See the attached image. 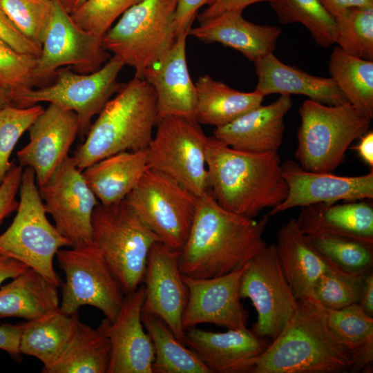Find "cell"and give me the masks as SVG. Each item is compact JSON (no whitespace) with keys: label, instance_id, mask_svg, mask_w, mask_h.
Returning a JSON list of instances; mask_svg holds the SVG:
<instances>
[{"label":"cell","instance_id":"7bdbcfd3","mask_svg":"<svg viewBox=\"0 0 373 373\" xmlns=\"http://www.w3.org/2000/svg\"><path fill=\"white\" fill-rule=\"evenodd\" d=\"M37 57L19 52L0 39V85L15 96L37 83Z\"/></svg>","mask_w":373,"mask_h":373},{"label":"cell","instance_id":"4fadbf2b","mask_svg":"<svg viewBox=\"0 0 373 373\" xmlns=\"http://www.w3.org/2000/svg\"><path fill=\"white\" fill-rule=\"evenodd\" d=\"M258 314L252 332L275 339L291 317L297 299L283 273L275 244L266 245L247 264L240 286Z\"/></svg>","mask_w":373,"mask_h":373},{"label":"cell","instance_id":"9c48e42d","mask_svg":"<svg viewBox=\"0 0 373 373\" xmlns=\"http://www.w3.org/2000/svg\"><path fill=\"white\" fill-rule=\"evenodd\" d=\"M209 138L194 119L162 117L147 149L149 168L199 198L209 190L206 162Z\"/></svg>","mask_w":373,"mask_h":373},{"label":"cell","instance_id":"60d3db41","mask_svg":"<svg viewBox=\"0 0 373 373\" xmlns=\"http://www.w3.org/2000/svg\"><path fill=\"white\" fill-rule=\"evenodd\" d=\"M364 276L329 271L323 274L314 287V298L324 308L340 309L358 303Z\"/></svg>","mask_w":373,"mask_h":373},{"label":"cell","instance_id":"bcb514c9","mask_svg":"<svg viewBox=\"0 0 373 373\" xmlns=\"http://www.w3.org/2000/svg\"><path fill=\"white\" fill-rule=\"evenodd\" d=\"M216 0H178L175 12L176 37L189 32L198 10L204 6L211 5Z\"/></svg>","mask_w":373,"mask_h":373},{"label":"cell","instance_id":"cb8c5ba5","mask_svg":"<svg viewBox=\"0 0 373 373\" xmlns=\"http://www.w3.org/2000/svg\"><path fill=\"white\" fill-rule=\"evenodd\" d=\"M258 83L256 90L265 96L303 95L327 104L340 105L347 102L331 77L310 75L280 61L273 52L254 61Z\"/></svg>","mask_w":373,"mask_h":373},{"label":"cell","instance_id":"d6986e66","mask_svg":"<svg viewBox=\"0 0 373 373\" xmlns=\"http://www.w3.org/2000/svg\"><path fill=\"white\" fill-rule=\"evenodd\" d=\"M79 129L77 115L54 104H49L30 126L29 142L17 155L21 166L34 170L39 186L69 157Z\"/></svg>","mask_w":373,"mask_h":373},{"label":"cell","instance_id":"6da1fadb","mask_svg":"<svg viewBox=\"0 0 373 373\" xmlns=\"http://www.w3.org/2000/svg\"><path fill=\"white\" fill-rule=\"evenodd\" d=\"M268 220L224 209L209 189L198 198L190 232L179 251L181 273L209 278L241 269L267 245L262 236Z\"/></svg>","mask_w":373,"mask_h":373},{"label":"cell","instance_id":"f907efd6","mask_svg":"<svg viewBox=\"0 0 373 373\" xmlns=\"http://www.w3.org/2000/svg\"><path fill=\"white\" fill-rule=\"evenodd\" d=\"M334 19L352 7H373V0H320Z\"/></svg>","mask_w":373,"mask_h":373},{"label":"cell","instance_id":"836d02e7","mask_svg":"<svg viewBox=\"0 0 373 373\" xmlns=\"http://www.w3.org/2000/svg\"><path fill=\"white\" fill-rule=\"evenodd\" d=\"M142 321L153 345V373H211L199 356L186 348L160 318L142 312Z\"/></svg>","mask_w":373,"mask_h":373},{"label":"cell","instance_id":"8992f818","mask_svg":"<svg viewBox=\"0 0 373 373\" xmlns=\"http://www.w3.org/2000/svg\"><path fill=\"white\" fill-rule=\"evenodd\" d=\"M92 243L125 294L143 283L146 260L154 243L161 241L124 200L99 202L92 216Z\"/></svg>","mask_w":373,"mask_h":373},{"label":"cell","instance_id":"7c38bea8","mask_svg":"<svg viewBox=\"0 0 373 373\" xmlns=\"http://www.w3.org/2000/svg\"><path fill=\"white\" fill-rule=\"evenodd\" d=\"M56 258L66 275L60 310L73 314L82 306L90 305L99 309L106 319L114 321L125 294L93 243L60 249Z\"/></svg>","mask_w":373,"mask_h":373},{"label":"cell","instance_id":"816d5d0a","mask_svg":"<svg viewBox=\"0 0 373 373\" xmlns=\"http://www.w3.org/2000/svg\"><path fill=\"white\" fill-rule=\"evenodd\" d=\"M358 304L367 315L373 317L372 271L366 274L362 280Z\"/></svg>","mask_w":373,"mask_h":373},{"label":"cell","instance_id":"ffe728a7","mask_svg":"<svg viewBox=\"0 0 373 373\" xmlns=\"http://www.w3.org/2000/svg\"><path fill=\"white\" fill-rule=\"evenodd\" d=\"M144 298V285H140L125 294L115 320L105 318L99 326L111 343L107 373H153V345L142 321Z\"/></svg>","mask_w":373,"mask_h":373},{"label":"cell","instance_id":"f6af8a7d","mask_svg":"<svg viewBox=\"0 0 373 373\" xmlns=\"http://www.w3.org/2000/svg\"><path fill=\"white\" fill-rule=\"evenodd\" d=\"M21 171L11 168L0 184V224L12 212L17 211L19 202L16 195L21 181Z\"/></svg>","mask_w":373,"mask_h":373},{"label":"cell","instance_id":"f546056e","mask_svg":"<svg viewBox=\"0 0 373 373\" xmlns=\"http://www.w3.org/2000/svg\"><path fill=\"white\" fill-rule=\"evenodd\" d=\"M195 86V119L200 124L216 128L229 124L261 105L265 97L256 90L249 93L235 90L209 75L200 76Z\"/></svg>","mask_w":373,"mask_h":373},{"label":"cell","instance_id":"4dcf8cb0","mask_svg":"<svg viewBox=\"0 0 373 373\" xmlns=\"http://www.w3.org/2000/svg\"><path fill=\"white\" fill-rule=\"evenodd\" d=\"M79 321L77 313L68 314L58 309L22 325L21 354L32 356L43 363L53 364L69 343Z\"/></svg>","mask_w":373,"mask_h":373},{"label":"cell","instance_id":"ab89813d","mask_svg":"<svg viewBox=\"0 0 373 373\" xmlns=\"http://www.w3.org/2000/svg\"><path fill=\"white\" fill-rule=\"evenodd\" d=\"M44 110L39 104L0 109V184L12 166L10 157L16 144Z\"/></svg>","mask_w":373,"mask_h":373},{"label":"cell","instance_id":"7dc6e473","mask_svg":"<svg viewBox=\"0 0 373 373\" xmlns=\"http://www.w3.org/2000/svg\"><path fill=\"white\" fill-rule=\"evenodd\" d=\"M272 0H216L198 16L199 22L213 18L229 12L242 11L249 5Z\"/></svg>","mask_w":373,"mask_h":373},{"label":"cell","instance_id":"484cf974","mask_svg":"<svg viewBox=\"0 0 373 373\" xmlns=\"http://www.w3.org/2000/svg\"><path fill=\"white\" fill-rule=\"evenodd\" d=\"M275 246L285 276L296 299L314 298V287L318 279L327 271H338L310 244L295 218L281 226Z\"/></svg>","mask_w":373,"mask_h":373},{"label":"cell","instance_id":"8d00e7d4","mask_svg":"<svg viewBox=\"0 0 373 373\" xmlns=\"http://www.w3.org/2000/svg\"><path fill=\"white\" fill-rule=\"evenodd\" d=\"M269 3L281 24L302 23L323 48L336 44V20L320 0H272Z\"/></svg>","mask_w":373,"mask_h":373},{"label":"cell","instance_id":"5bb4252c","mask_svg":"<svg viewBox=\"0 0 373 373\" xmlns=\"http://www.w3.org/2000/svg\"><path fill=\"white\" fill-rule=\"evenodd\" d=\"M39 192L46 213L72 247L92 243V216L99 202L72 157L39 186Z\"/></svg>","mask_w":373,"mask_h":373},{"label":"cell","instance_id":"2e32d148","mask_svg":"<svg viewBox=\"0 0 373 373\" xmlns=\"http://www.w3.org/2000/svg\"><path fill=\"white\" fill-rule=\"evenodd\" d=\"M178 257V250L161 241L151 247L143 278L145 298L142 312L163 321L175 336L186 345L182 318L187 303L188 291L182 279Z\"/></svg>","mask_w":373,"mask_h":373},{"label":"cell","instance_id":"5b68a950","mask_svg":"<svg viewBox=\"0 0 373 373\" xmlns=\"http://www.w3.org/2000/svg\"><path fill=\"white\" fill-rule=\"evenodd\" d=\"M295 157L301 168L332 173L343 162L350 144L370 128L368 119L352 104L327 105L305 100L298 109Z\"/></svg>","mask_w":373,"mask_h":373},{"label":"cell","instance_id":"ee69618b","mask_svg":"<svg viewBox=\"0 0 373 373\" xmlns=\"http://www.w3.org/2000/svg\"><path fill=\"white\" fill-rule=\"evenodd\" d=\"M0 39L16 50L39 57L41 46L24 36L0 8Z\"/></svg>","mask_w":373,"mask_h":373},{"label":"cell","instance_id":"8fae6325","mask_svg":"<svg viewBox=\"0 0 373 373\" xmlns=\"http://www.w3.org/2000/svg\"><path fill=\"white\" fill-rule=\"evenodd\" d=\"M124 66L122 61L113 55L101 68L93 73L59 70L53 84L19 93L14 97L13 105L28 107L39 102H48L73 111L78 117V135L82 137L87 134L93 117L99 114L124 84L117 81Z\"/></svg>","mask_w":373,"mask_h":373},{"label":"cell","instance_id":"74e56055","mask_svg":"<svg viewBox=\"0 0 373 373\" xmlns=\"http://www.w3.org/2000/svg\"><path fill=\"white\" fill-rule=\"evenodd\" d=\"M335 20L337 46L352 56L373 61V7L347 8Z\"/></svg>","mask_w":373,"mask_h":373},{"label":"cell","instance_id":"d6a6232c","mask_svg":"<svg viewBox=\"0 0 373 373\" xmlns=\"http://www.w3.org/2000/svg\"><path fill=\"white\" fill-rule=\"evenodd\" d=\"M329 72L347 102L372 120L373 61L352 56L336 46L330 55Z\"/></svg>","mask_w":373,"mask_h":373},{"label":"cell","instance_id":"52a82bcc","mask_svg":"<svg viewBox=\"0 0 373 373\" xmlns=\"http://www.w3.org/2000/svg\"><path fill=\"white\" fill-rule=\"evenodd\" d=\"M178 0H141L129 8L102 40L124 65L133 67L135 77L157 62L176 39Z\"/></svg>","mask_w":373,"mask_h":373},{"label":"cell","instance_id":"f1b7e54d","mask_svg":"<svg viewBox=\"0 0 373 373\" xmlns=\"http://www.w3.org/2000/svg\"><path fill=\"white\" fill-rule=\"evenodd\" d=\"M57 287L40 273L28 267L0 287V318L17 317L28 321L58 309Z\"/></svg>","mask_w":373,"mask_h":373},{"label":"cell","instance_id":"d4e9b609","mask_svg":"<svg viewBox=\"0 0 373 373\" xmlns=\"http://www.w3.org/2000/svg\"><path fill=\"white\" fill-rule=\"evenodd\" d=\"M280 33L279 27L253 23L238 12H225L200 22L189 32L202 41L218 42L233 48L252 61L273 52Z\"/></svg>","mask_w":373,"mask_h":373},{"label":"cell","instance_id":"e575fe53","mask_svg":"<svg viewBox=\"0 0 373 373\" xmlns=\"http://www.w3.org/2000/svg\"><path fill=\"white\" fill-rule=\"evenodd\" d=\"M327 325L333 334L349 350L355 361V372L373 360V317L358 303L340 309L324 308Z\"/></svg>","mask_w":373,"mask_h":373},{"label":"cell","instance_id":"b9f144b4","mask_svg":"<svg viewBox=\"0 0 373 373\" xmlns=\"http://www.w3.org/2000/svg\"><path fill=\"white\" fill-rule=\"evenodd\" d=\"M140 1L86 0L70 15L79 27L102 40L115 21Z\"/></svg>","mask_w":373,"mask_h":373},{"label":"cell","instance_id":"ba28073f","mask_svg":"<svg viewBox=\"0 0 373 373\" xmlns=\"http://www.w3.org/2000/svg\"><path fill=\"white\" fill-rule=\"evenodd\" d=\"M19 197L15 218L0 234V251L59 287L61 282L54 268V258L60 249L71 245L48 220L35 173L30 167L23 171Z\"/></svg>","mask_w":373,"mask_h":373},{"label":"cell","instance_id":"44dd1931","mask_svg":"<svg viewBox=\"0 0 373 373\" xmlns=\"http://www.w3.org/2000/svg\"><path fill=\"white\" fill-rule=\"evenodd\" d=\"M188 35L189 32H184L178 36L162 59L142 74V78L155 90L158 120L169 116L195 119L196 89L186 59Z\"/></svg>","mask_w":373,"mask_h":373},{"label":"cell","instance_id":"603a6c76","mask_svg":"<svg viewBox=\"0 0 373 373\" xmlns=\"http://www.w3.org/2000/svg\"><path fill=\"white\" fill-rule=\"evenodd\" d=\"M185 344L211 373H243L248 363L269 345L247 327L213 332L195 327L185 330Z\"/></svg>","mask_w":373,"mask_h":373},{"label":"cell","instance_id":"7402d4cb","mask_svg":"<svg viewBox=\"0 0 373 373\" xmlns=\"http://www.w3.org/2000/svg\"><path fill=\"white\" fill-rule=\"evenodd\" d=\"M292 105L291 95H281L272 103L261 104L229 124L216 128L213 137L245 152H278L283 140L285 116Z\"/></svg>","mask_w":373,"mask_h":373},{"label":"cell","instance_id":"277c9868","mask_svg":"<svg viewBox=\"0 0 373 373\" xmlns=\"http://www.w3.org/2000/svg\"><path fill=\"white\" fill-rule=\"evenodd\" d=\"M157 122L154 89L144 79L134 77L105 104L72 157L83 171L111 155L147 149Z\"/></svg>","mask_w":373,"mask_h":373},{"label":"cell","instance_id":"3957f363","mask_svg":"<svg viewBox=\"0 0 373 373\" xmlns=\"http://www.w3.org/2000/svg\"><path fill=\"white\" fill-rule=\"evenodd\" d=\"M208 185L224 209L254 218L274 208L287 195L278 152L253 153L209 138L206 150Z\"/></svg>","mask_w":373,"mask_h":373},{"label":"cell","instance_id":"11a10c76","mask_svg":"<svg viewBox=\"0 0 373 373\" xmlns=\"http://www.w3.org/2000/svg\"><path fill=\"white\" fill-rule=\"evenodd\" d=\"M86 0H59L68 14L75 11Z\"/></svg>","mask_w":373,"mask_h":373},{"label":"cell","instance_id":"7a4b0ae2","mask_svg":"<svg viewBox=\"0 0 373 373\" xmlns=\"http://www.w3.org/2000/svg\"><path fill=\"white\" fill-rule=\"evenodd\" d=\"M355 372L349 350L333 334L324 307L313 297L297 299L291 317L272 343L251 359L248 373Z\"/></svg>","mask_w":373,"mask_h":373},{"label":"cell","instance_id":"1f68e13d","mask_svg":"<svg viewBox=\"0 0 373 373\" xmlns=\"http://www.w3.org/2000/svg\"><path fill=\"white\" fill-rule=\"evenodd\" d=\"M111 343L98 327L78 322L75 332L60 357L43 373H107Z\"/></svg>","mask_w":373,"mask_h":373},{"label":"cell","instance_id":"e0dca14e","mask_svg":"<svg viewBox=\"0 0 373 373\" xmlns=\"http://www.w3.org/2000/svg\"><path fill=\"white\" fill-rule=\"evenodd\" d=\"M282 175L287 186V195L267 217L297 207L314 204H334L373 198V170L357 176H340L332 173L309 171L293 160L281 164Z\"/></svg>","mask_w":373,"mask_h":373},{"label":"cell","instance_id":"d590c367","mask_svg":"<svg viewBox=\"0 0 373 373\" xmlns=\"http://www.w3.org/2000/svg\"><path fill=\"white\" fill-rule=\"evenodd\" d=\"M305 235L335 270L354 276H364L372 271L373 245L324 232H309Z\"/></svg>","mask_w":373,"mask_h":373},{"label":"cell","instance_id":"4316f807","mask_svg":"<svg viewBox=\"0 0 373 373\" xmlns=\"http://www.w3.org/2000/svg\"><path fill=\"white\" fill-rule=\"evenodd\" d=\"M149 169L145 149L111 155L82 171L98 202L107 206L123 201Z\"/></svg>","mask_w":373,"mask_h":373},{"label":"cell","instance_id":"f5cc1de1","mask_svg":"<svg viewBox=\"0 0 373 373\" xmlns=\"http://www.w3.org/2000/svg\"><path fill=\"white\" fill-rule=\"evenodd\" d=\"M360 142L354 147L365 164L373 166V132L368 131L360 137Z\"/></svg>","mask_w":373,"mask_h":373},{"label":"cell","instance_id":"30bf717a","mask_svg":"<svg viewBox=\"0 0 373 373\" xmlns=\"http://www.w3.org/2000/svg\"><path fill=\"white\" fill-rule=\"evenodd\" d=\"M124 200L161 242L175 250L182 249L193 222L197 196L149 168Z\"/></svg>","mask_w":373,"mask_h":373},{"label":"cell","instance_id":"681fc988","mask_svg":"<svg viewBox=\"0 0 373 373\" xmlns=\"http://www.w3.org/2000/svg\"><path fill=\"white\" fill-rule=\"evenodd\" d=\"M28 267L0 251V287L3 282L23 273Z\"/></svg>","mask_w":373,"mask_h":373},{"label":"cell","instance_id":"c3c4849f","mask_svg":"<svg viewBox=\"0 0 373 373\" xmlns=\"http://www.w3.org/2000/svg\"><path fill=\"white\" fill-rule=\"evenodd\" d=\"M21 330L22 325H0V350L12 357L19 358L21 354L19 350Z\"/></svg>","mask_w":373,"mask_h":373},{"label":"cell","instance_id":"f35d334b","mask_svg":"<svg viewBox=\"0 0 373 373\" xmlns=\"http://www.w3.org/2000/svg\"><path fill=\"white\" fill-rule=\"evenodd\" d=\"M0 8L27 38L41 46L53 12V0H0Z\"/></svg>","mask_w":373,"mask_h":373},{"label":"cell","instance_id":"83f0119b","mask_svg":"<svg viewBox=\"0 0 373 373\" xmlns=\"http://www.w3.org/2000/svg\"><path fill=\"white\" fill-rule=\"evenodd\" d=\"M296 222L302 232L336 234L373 245V207L365 201L318 203L301 207Z\"/></svg>","mask_w":373,"mask_h":373},{"label":"cell","instance_id":"db71d44e","mask_svg":"<svg viewBox=\"0 0 373 373\" xmlns=\"http://www.w3.org/2000/svg\"><path fill=\"white\" fill-rule=\"evenodd\" d=\"M8 105H13V95L10 90L0 85V109Z\"/></svg>","mask_w":373,"mask_h":373},{"label":"cell","instance_id":"ac0fdd59","mask_svg":"<svg viewBox=\"0 0 373 373\" xmlns=\"http://www.w3.org/2000/svg\"><path fill=\"white\" fill-rule=\"evenodd\" d=\"M246 265L214 278H195L182 275L188 291L182 318L185 330L201 323H213L228 329L246 328L247 313L240 296L241 277Z\"/></svg>","mask_w":373,"mask_h":373},{"label":"cell","instance_id":"9a60e30c","mask_svg":"<svg viewBox=\"0 0 373 373\" xmlns=\"http://www.w3.org/2000/svg\"><path fill=\"white\" fill-rule=\"evenodd\" d=\"M108 55L102 39L79 27L59 0H53V12L35 70L36 82L51 77L63 66L79 73L101 68Z\"/></svg>","mask_w":373,"mask_h":373}]
</instances>
